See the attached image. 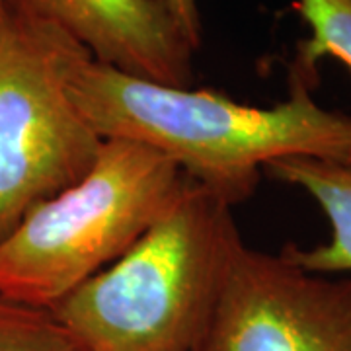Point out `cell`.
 <instances>
[{
    "label": "cell",
    "instance_id": "8992f818",
    "mask_svg": "<svg viewBox=\"0 0 351 351\" xmlns=\"http://www.w3.org/2000/svg\"><path fill=\"white\" fill-rule=\"evenodd\" d=\"M98 63L154 84L191 88L193 55L162 0H14Z\"/></svg>",
    "mask_w": 351,
    "mask_h": 351
},
{
    "label": "cell",
    "instance_id": "30bf717a",
    "mask_svg": "<svg viewBox=\"0 0 351 351\" xmlns=\"http://www.w3.org/2000/svg\"><path fill=\"white\" fill-rule=\"evenodd\" d=\"M162 2L174 16L176 24L180 25V29L193 45V49H199L203 32H201V14L197 0H162Z\"/></svg>",
    "mask_w": 351,
    "mask_h": 351
},
{
    "label": "cell",
    "instance_id": "ba28073f",
    "mask_svg": "<svg viewBox=\"0 0 351 351\" xmlns=\"http://www.w3.org/2000/svg\"><path fill=\"white\" fill-rule=\"evenodd\" d=\"M295 8L311 29L299 43L291 73L314 86L316 63L334 57L351 69V0H295Z\"/></svg>",
    "mask_w": 351,
    "mask_h": 351
},
{
    "label": "cell",
    "instance_id": "6da1fadb",
    "mask_svg": "<svg viewBox=\"0 0 351 351\" xmlns=\"http://www.w3.org/2000/svg\"><path fill=\"white\" fill-rule=\"evenodd\" d=\"M61 64L71 98L101 138L151 147L230 207L248 199L263 166L279 158L351 162V115L320 106L313 86L295 73L287 100L258 108L207 88L123 75L94 61L66 34Z\"/></svg>",
    "mask_w": 351,
    "mask_h": 351
},
{
    "label": "cell",
    "instance_id": "9c48e42d",
    "mask_svg": "<svg viewBox=\"0 0 351 351\" xmlns=\"http://www.w3.org/2000/svg\"><path fill=\"white\" fill-rule=\"evenodd\" d=\"M0 351H84L51 311L0 297Z\"/></svg>",
    "mask_w": 351,
    "mask_h": 351
},
{
    "label": "cell",
    "instance_id": "3957f363",
    "mask_svg": "<svg viewBox=\"0 0 351 351\" xmlns=\"http://www.w3.org/2000/svg\"><path fill=\"white\" fill-rule=\"evenodd\" d=\"M184 182L151 147L104 138L80 182L32 207L0 240V297L51 311L123 256Z\"/></svg>",
    "mask_w": 351,
    "mask_h": 351
},
{
    "label": "cell",
    "instance_id": "7a4b0ae2",
    "mask_svg": "<svg viewBox=\"0 0 351 351\" xmlns=\"http://www.w3.org/2000/svg\"><path fill=\"white\" fill-rule=\"evenodd\" d=\"M242 242L232 207L186 178L141 239L51 314L84 351H193Z\"/></svg>",
    "mask_w": 351,
    "mask_h": 351
},
{
    "label": "cell",
    "instance_id": "5b68a950",
    "mask_svg": "<svg viewBox=\"0 0 351 351\" xmlns=\"http://www.w3.org/2000/svg\"><path fill=\"white\" fill-rule=\"evenodd\" d=\"M193 351H351V279L242 242Z\"/></svg>",
    "mask_w": 351,
    "mask_h": 351
},
{
    "label": "cell",
    "instance_id": "277c9868",
    "mask_svg": "<svg viewBox=\"0 0 351 351\" xmlns=\"http://www.w3.org/2000/svg\"><path fill=\"white\" fill-rule=\"evenodd\" d=\"M63 38L0 0V240L32 207L80 182L104 145L66 90Z\"/></svg>",
    "mask_w": 351,
    "mask_h": 351
},
{
    "label": "cell",
    "instance_id": "52a82bcc",
    "mask_svg": "<svg viewBox=\"0 0 351 351\" xmlns=\"http://www.w3.org/2000/svg\"><path fill=\"white\" fill-rule=\"evenodd\" d=\"M263 174L306 191L330 223L328 242L306 250L297 244H285L281 254L311 274L351 271V162L289 156L265 164Z\"/></svg>",
    "mask_w": 351,
    "mask_h": 351
}]
</instances>
